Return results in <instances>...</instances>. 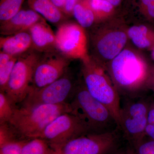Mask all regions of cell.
Returning <instances> with one entry per match:
<instances>
[{"instance_id":"cell-2","label":"cell","mask_w":154,"mask_h":154,"mask_svg":"<svg viewBox=\"0 0 154 154\" xmlns=\"http://www.w3.org/2000/svg\"><path fill=\"white\" fill-rule=\"evenodd\" d=\"M69 104L71 113L81 119L91 133L113 131L119 127L110 110L89 93L85 85L76 87Z\"/></svg>"},{"instance_id":"cell-24","label":"cell","mask_w":154,"mask_h":154,"mask_svg":"<svg viewBox=\"0 0 154 154\" xmlns=\"http://www.w3.org/2000/svg\"><path fill=\"white\" fill-rule=\"evenodd\" d=\"M88 1L95 16L110 14L113 11L114 6L106 0H88Z\"/></svg>"},{"instance_id":"cell-20","label":"cell","mask_w":154,"mask_h":154,"mask_svg":"<svg viewBox=\"0 0 154 154\" xmlns=\"http://www.w3.org/2000/svg\"><path fill=\"white\" fill-rule=\"evenodd\" d=\"M72 14L79 25L83 28L91 27L95 21V14L88 0L78 2L74 8Z\"/></svg>"},{"instance_id":"cell-10","label":"cell","mask_w":154,"mask_h":154,"mask_svg":"<svg viewBox=\"0 0 154 154\" xmlns=\"http://www.w3.org/2000/svg\"><path fill=\"white\" fill-rule=\"evenodd\" d=\"M83 28L79 25L65 22L60 25L56 35L57 50L68 59H88L87 38Z\"/></svg>"},{"instance_id":"cell-34","label":"cell","mask_w":154,"mask_h":154,"mask_svg":"<svg viewBox=\"0 0 154 154\" xmlns=\"http://www.w3.org/2000/svg\"><path fill=\"white\" fill-rule=\"evenodd\" d=\"M152 54L153 58L154 60V47L152 49Z\"/></svg>"},{"instance_id":"cell-8","label":"cell","mask_w":154,"mask_h":154,"mask_svg":"<svg viewBox=\"0 0 154 154\" xmlns=\"http://www.w3.org/2000/svg\"><path fill=\"white\" fill-rule=\"evenodd\" d=\"M88 133H91L81 119L68 112L53 120L38 138L46 140L56 150L69 141Z\"/></svg>"},{"instance_id":"cell-29","label":"cell","mask_w":154,"mask_h":154,"mask_svg":"<svg viewBox=\"0 0 154 154\" xmlns=\"http://www.w3.org/2000/svg\"><path fill=\"white\" fill-rule=\"evenodd\" d=\"M146 135L148 136L151 139L154 140V126L152 125L147 124L145 129Z\"/></svg>"},{"instance_id":"cell-18","label":"cell","mask_w":154,"mask_h":154,"mask_svg":"<svg viewBox=\"0 0 154 154\" xmlns=\"http://www.w3.org/2000/svg\"><path fill=\"white\" fill-rule=\"evenodd\" d=\"M128 35L139 48L154 47V31L145 25L133 26L128 29Z\"/></svg>"},{"instance_id":"cell-30","label":"cell","mask_w":154,"mask_h":154,"mask_svg":"<svg viewBox=\"0 0 154 154\" xmlns=\"http://www.w3.org/2000/svg\"><path fill=\"white\" fill-rule=\"evenodd\" d=\"M147 123L154 126V107L149 108L148 115Z\"/></svg>"},{"instance_id":"cell-13","label":"cell","mask_w":154,"mask_h":154,"mask_svg":"<svg viewBox=\"0 0 154 154\" xmlns=\"http://www.w3.org/2000/svg\"><path fill=\"white\" fill-rule=\"evenodd\" d=\"M45 20L35 11L21 10L6 22L1 23L0 33L3 36L28 31L33 25Z\"/></svg>"},{"instance_id":"cell-11","label":"cell","mask_w":154,"mask_h":154,"mask_svg":"<svg viewBox=\"0 0 154 154\" xmlns=\"http://www.w3.org/2000/svg\"><path fill=\"white\" fill-rule=\"evenodd\" d=\"M40 57L33 72L32 86L42 88L59 79L67 72L68 59L55 51Z\"/></svg>"},{"instance_id":"cell-23","label":"cell","mask_w":154,"mask_h":154,"mask_svg":"<svg viewBox=\"0 0 154 154\" xmlns=\"http://www.w3.org/2000/svg\"><path fill=\"white\" fill-rule=\"evenodd\" d=\"M4 92H0V124L8 123L17 108Z\"/></svg>"},{"instance_id":"cell-19","label":"cell","mask_w":154,"mask_h":154,"mask_svg":"<svg viewBox=\"0 0 154 154\" xmlns=\"http://www.w3.org/2000/svg\"><path fill=\"white\" fill-rule=\"evenodd\" d=\"M22 154H57L48 142L40 138L25 139L22 146Z\"/></svg>"},{"instance_id":"cell-28","label":"cell","mask_w":154,"mask_h":154,"mask_svg":"<svg viewBox=\"0 0 154 154\" xmlns=\"http://www.w3.org/2000/svg\"><path fill=\"white\" fill-rule=\"evenodd\" d=\"M147 82L149 87L154 92V68L151 71L149 72Z\"/></svg>"},{"instance_id":"cell-17","label":"cell","mask_w":154,"mask_h":154,"mask_svg":"<svg viewBox=\"0 0 154 154\" xmlns=\"http://www.w3.org/2000/svg\"><path fill=\"white\" fill-rule=\"evenodd\" d=\"M28 3L30 9L53 24H61L65 19L64 14L51 0H28Z\"/></svg>"},{"instance_id":"cell-32","label":"cell","mask_w":154,"mask_h":154,"mask_svg":"<svg viewBox=\"0 0 154 154\" xmlns=\"http://www.w3.org/2000/svg\"><path fill=\"white\" fill-rule=\"evenodd\" d=\"M106 1L109 2L114 7L119 5L121 2V0H106Z\"/></svg>"},{"instance_id":"cell-4","label":"cell","mask_w":154,"mask_h":154,"mask_svg":"<svg viewBox=\"0 0 154 154\" xmlns=\"http://www.w3.org/2000/svg\"><path fill=\"white\" fill-rule=\"evenodd\" d=\"M84 85L94 98L110 110L119 128L121 104L119 94L104 71L88 59L84 61Z\"/></svg>"},{"instance_id":"cell-16","label":"cell","mask_w":154,"mask_h":154,"mask_svg":"<svg viewBox=\"0 0 154 154\" xmlns=\"http://www.w3.org/2000/svg\"><path fill=\"white\" fill-rule=\"evenodd\" d=\"M25 140L19 137L8 123L0 124V154H22Z\"/></svg>"},{"instance_id":"cell-12","label":"cell","mask_w":154,"mask_h":154,"mask_svg":"<svg viewBox=\"0 0 154 154\" xmlns=\"http://www.w3.org/2000/svg\"><path fill=\"white\" fill-rule=\"evenodd\" d=\"M127 40L126 33L122 30H110L94 36L95 50L99 57L105 61H111L123 50Z\"/></svg>"},{"instance_id":"cell-25","label":"cell","mask_w":154,"mask_h":154,"mask_svg":"<svg viewBox=\"0 0 154 154\" xmlns=\"http://www.w3.org/2000/svg\"><path fill=\"white\" fill-rule=\"evenodd\" d=\"M133 150L134 154H154V140H143Z\"/></svg>"},{"instance_id":"cell-31","label":"cell","mask_w":154,"mask_h":154,"mask_svg":"<svg viewBox=\"0 0 154 154\" xmlns=\"http://www.w3.org/2000/svg\"><path fill=\"white\" fill-rule=\"evenodd\" d=\"M53 3L64 13L66 0H51Z\"/></svg>"},{"instance_id":"cell-9","label":"cell","mask_w":154,"mask_h":154,"mask_svg":"<svg viewBox=\"0 0 154 154\" xmlns=\"http://www.w3.org/2000/svg\"><path fill=\"white\" fill-rule=\"evenodd\" d=\"M75 89L71 77L67 72L58 79L42 88L31 86L22 102V106L29 107L40 105H59L68 103Z\"/></svg>"},{"instance_id":"cell-15","label":"cell","mask_w":154,"mask_h":154,"mask_svg":"<svg viewBox=\"0 0 154 154\" xmlns=\"http://www.w3.org/2000/svg\"><path fill=\"white\" fill-rule=\"evenodd\" d=\"M32 47V39L28 31L0 38L1 51L14 56L19 57Z\"/></svg>"},{"instance_id":"cell-7","label":"cell","mask_w":154,"mask_h":154,"mask_svg":"<svg viewBox=\"0 0 154 154\" xmlns=\"http://www.w3.org/2000/svg\"><path fill=\"white\" fill-rule=\"evenodd\" d=\"M149 107L142 99H133L121 107L119 128L134 148L143 140Z\"/></svg>"},{"instance_id":"cell-1","label":"cell","mask_w":154,"mask_h":154,"mask_svg":"<svg viewBox=\"0 0 154 154\" xmlns=\"http://www.w3.org/2000/svg\"><path fill=\"white\" fill-rule=\"evenodd\" d=\"M72 112L69 103L17 107L8 124L22 139L38 138L51 122L63 113Z\"/></svg>"},{"instance_id":"cell-21","label":"cell","mask_w":154,"mask_h":154,"mask_svg":"<svg viewBox=\"0 0 154 154\" xmlns=\"http://www.w3.org/2000/svg\"><path fill=\"white\" fill-rule=\"evenodd\" d=\"M19 57L0 52V89L5 92L9 78Z\"/></svg>"},{"instance_id":"cell-26","label":"cell","mask_w":154,"mask_h":154,"mask_svg":"<svg viewBox=\"0 0 154 154\" xmlns=\"http://www.w3.org/2000/svg\"><path fill=\"white\" fill-rule=\"evenodd\" d=\"M141 3L144 14L154 21V0H141Z\"/></svg>"},{"instance_id":"cell-5","label":"cell","mask_w":154,"mask_h":154,"mask_svg":"<svg viewBox=\"0 0 154 154\" xmlns=\"http://www.w3.org/2000/svg\"><path fill=\"white\" fill-rule=\"evenodd\" d=\"M32 50L19 56L5 93L15 105L22 103L32 85L33 72L40 56Z\"/></svg>"},{"instance_id":"cell-6","label":"cell","mask_w":154,"mask_h":154,"mask_svg":"<svg viewBox=\"0 0 154 154\" xmlns=\"http://www.w3.org/2000/svg\"><path fill=\"white\" fill-rule=\"evenodd\" d=\"M117 134L116 130L87 134L69 141L56 150L57 154H110L117 148Z\"/></svg>"},{"instance_id":"cell-3","label":"cell","mask_w":154,"mask_h":154,"mask_svg":"<svg viewBox=\"0 0 154 154\" xmlns=\"http://www.w3.org/2000/svg\"><path fill=\"white\" fill-rule=\"evenodd\" d=\"M109 75L119 93L132 95L147 82L149 73L145 65L129 50H123L110 61Z\"/></svg>"},{"instance_id":"cell-22","label":"cell","mask_w":154,"mask_h":154,"mask_svg":"<svg viewBox=\"0 0 154 154\" xmlns=\"http://www.w3.org/2000/svg\"><path fill=\"white\" fill-rule=\"evenodd\" d=\"M25 0H0V21L6 22L21 10Z\"/></svg>"},{"instance_id":"cell-14","label":"cell","mask_w":154,"mask_h":154,"mask_svg":"<svg viewBox=\"0 0 154 154\" xmlns=\"http://www.w3.org/2000/svg\"><path fill=\"white\" fill-rule=\"evenodd\" d=\"M45 20L36 23L28 30L32 39V49L43 53L57 50L55 33Z\"/></svg>"},{"instance_id":"cell-33","label":"cell","mask_w":154,"mask_h":154,"mask_svg":"<svg viewBox=\"0 0 154 154\" xmlns=\"http://www.w3.org/2000/svg\"><path fill=\"white\" fill-rule=\"evenodd\" d=\"M116 150L110 154H134V152L133 149L128 150L126 151L125 152H122V153L116 152H115Z\"/></svg>"},{"instance_id":"cell-27","label":"cell","mask_w":154,"mask_h":154,"mask_svg":"<svg viewBox=\"0 0 154 154\" xmlns=\"http://www.w3.org/2000/svg\"><path fill=\"white\" fill-rule=\"evenodd\" d=\"M78 2L79 0H66L64 9L65 15H70L72 14L74 8Z\"/></svg>"}]
</instances>
